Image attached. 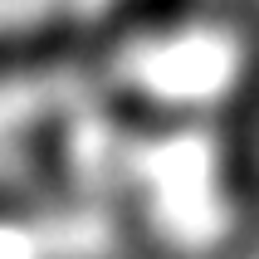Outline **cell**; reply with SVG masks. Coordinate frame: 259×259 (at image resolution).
<instances>
[{
  "instance_id": "6da1fadb",
  "label": "cell",
  "mask_w": 259,
  "mask_h": 259,
  "mask_svg": "<svg viewBox=\"0 0 259 259\" xmlns=\"http://www.w3.org/2000/svg\"><path fill=\"white\" fill-rule=\"evenodd\" d=\"M73 54H83V25L78 20H34V25L0 29V83L29 78V73L59 69Z\"/></svg>"
},
{
  "instance_id": "7a4b0ae2",
  "label": "cell",
  "mask_w": 259,
  "mask_h": 259,
  "mask_svg": "<svg viewBox=\"0 0 259 259\" xmlns=\"http://www.w3.org/2000/svg\"><path fill=\"white\" fill-rule=\"evenodd\" d=\"M196 15V0H113L103 15V34L108 39H152V34H171Z\"/></svg>"
}]
</instances>
